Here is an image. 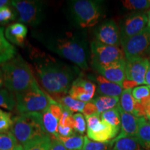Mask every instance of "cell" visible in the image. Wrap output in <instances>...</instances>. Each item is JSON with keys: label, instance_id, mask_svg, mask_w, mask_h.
I'll return each instance as SVG.
<instances>
[{"label": "cell", "instance_id": "9c48e42d", "mask_svg": "<svg viewBox=\"0 0 150 150\" xmlns=\"http://www.w3.org/2000/svg\"><path fill=\"white\" fill-rule=\"evenodd\" d=\"M87 125V137L90 140L98 142H108L117 137L119 129L102 121L100 114L95 113L85 116Z\"/></svg>", "mask_w": 150, "mask_h": 150}, {"label": "cell", "instance_id": "7c38bea8", "mask_svg": "<svg viewBox=\"0 0 150 150\" xmlns=\"http://www.w3.org/2000/svg\"><path fill=\"white\" fill-rule=\"evenodd\" d=\"M63 110V106L52 98L50 106L42 112L43 125L46 132L50 135L52 139H57L59 136L58 134V127Z\"/></svg>", "mask_w": 150, "mask_h": 150}, {"label": "cell", "instance_id": "d4e9b609", "mask_svg": "<svg viewBox=\"0 0 150 150\" xmlns=\"http://www.w3.org/2000/svg\"><path fill=\"white\" fill-rule=\"evenodd\" d=\"M84 138L81 135H74L70 137L59 136L57 139L68 150H83Z\"/></svg>", "mask_w": 150, "mask_h": 150}, {"label": "cell", "instance_id": "74e56055", "mask_svg": "<svg viewBox=\"0 0 150 150\" xmlns=\"http://www.w3.org/2000/svg\"><path fill=\"white\" fill-rule=\"evenodd\" d=\"M97 112H98V111H97L96 106L93 104L92 101H91V102L86 103L82 114L85 116H88L95 113H97Z\"/></svg>", "mask_w": 150, "mask_h": 150}, {"label": "cell", "instance_id": "bcb514c9", "mask_svg": "<svg viewBox=\"0 0 150 150\" xmlns=\"http://www.w3.org/2000/svg\"><path fill=\"white\" fill-rule=\"evenodd\" d=\"M147 18H148V24H147V27L150 28V9L149 11H147Z\"/></svg>", "mask_w": 150, "mask_h": 150}, {"label": "cell", "instance_id": "484cf974", "mask_svg": "<svg viewBox=\"0 0 150 150\" xmlns=\"http://www.w3.org/2000/svg\"><path fill=\"white\" fill-rule=\"evenodd\" d=\"M56 102L60 103L62 106H64L72 113H77V112L82 113L86 105L85 102H80L72 98L70 96H65V95L60 96V98Z\"/></svg>", "mask_w": 150, "mask_h": 150}, {"label": "cell", "instance_id": "1f68e13d", "mask_svg": "<svg viewBox=\"0 0 150 150\" xmlns=\"http://www.w3.org/2000/svg\"><path fill=\"white\" fill-rule=\"evenodd\" d=\"M123 6L127 10L139 11L150 8V0H123Z\"/></svg>", "mask_w": 150, "mask_h": 150}, {"label": "cell", "instance_id": "8d00e7d4", "mask_svg": "<svg viewBox=\"0 0 150 150\" xmlns=\"http://www.w3.org/2000/svg\"><path fill=\"white\" fill-rule=\"evenodd\" d=\"M12 126L13 119L11 118V114L5 111L4 114L0 117V131H8Z\"/></svg>", "mask_w": 150, "mask_h": 150}, {"label": "cell", "instance_id": "f1b7e54d", "mask_svg": "<svg viewBox=\"0 0 150 150\" xmlns=\"http://www.w3.org/2000/svg\"><path fill=\"white\" fill-rule=\"evenodd\" d=\"M11 131H0V150H13L19 144Z\"/></svg>", "mask_w": 150, "mask_h": 150}, {"label": "cell", "instance_id": "d590c367", "mask_svg": "<svg viewBox=\"0 0 150 150\" xmlns=\"http://www.w3.org/2000/svg\"><path fill=\"white\" fill-rule=\"evenodd\" d=\"M74 119L75 125L74 130L75 132L78 133L80 135L83 134L86 131V121L84 115L81 112L74 114Z\"/></svg>", "mask_w": 150, "mask_h": 150}, {"label": "cell", "instance_id": "5b68a950", "mask_svg": "<svg viewBox=\"0 0 150 150\" xmlns=\"http://www.w3.org/2000/svg\"><path fill=\"white\" fill-rule=\"evenodd\" d=\"M16 109L20 114L42 112L50 106L52 97L36 83L30 88L16 94Z\"/></svg>", "mask_w": 150, "mask_h": 150}, {"label": "cell", "instance_id": "681fc988", "mask_svg": "<svg viewBox=\"0 0 150 150\" xmlns=\"http://www.w3.org/2000/svg\"><path fill=\"white\" fill-rule=\"evenodd\" d=\"M147 52H149V54H150V47H149V50H148V51H147Z\"/></svg>", "mask_w": 150, "mask_h": 150}, {"label": "cell", "instance_id": "7bdbcfd3", "mask_svg": "<svg viewBox=\"0 0 150 150\" xmlns=\"http://www.w3.org/2000/svg\"><path fill=\"white\" fill-rule=\"evenodd\" d=\"M145 85L148 86L150 88V60L149 67H148L147 73L145 75Z\"/></svg>", "mask_w": 150, "mask_h": 150}, {"label": "cell", "instance_id": "8992f818", "mask_svg": "<svg viewBox=\"0 0 150 150\" xmlns=\"http://www.w3.org/2000/svg\"><path fill=\"white\" fill-rule=\"evenodd\" d=\"M71 15L81 28L93 27L102 15L101 1L94 0H74L68 3Z\"/></svg>", "mask_w": 150, "mask_h": 150}, {"label": "cell", "instance_id": "ac0fdd59", "mask_svg": "<svg viewBox=\"0 0 150 150\" xmlns=\"http://www.w3.org/2000/svg\"><path fill=\"white\" fill-rule=\"evenodd\" d=\"M120 106L124 111L132 114L137 117L146 118L144 106L134 98L132 89L123 90L120 99Z\"/></svg>", "mask_w": 150, "mask_h": 150}, {"label": "cell", "instance_id": "3957f363", "mask_svg": "<svg viewBox=\"0 0 150 150\" xmlns=\"http://www.w3.org/2000/svg\"><path fill=\"white\" fill-rule=\"evenodd\" d=\"M4 86L11 93L17 94L38 83L29 65L20 55L1 65Z\"/></svg>", "mask_w": 150, "mask_h": 150}, {"label": "cell", "instance_id": "2e32d148", "mask_svg": "<svg viewBox=\"0 0 150 150\" xmlns=\"http://www.w3.org/2000/svg\"><path fill=\"white\" fill-rule=\"evenodd\" d=\"M126 65L127 60H123L105 66L99 67L95 70L106 79L122 86L126 79Z\"/></svg>", "mask_w": 150, "mask_h": 150}, {"label": "cell", "instance_id": "f35d334b", "mask_svg": "<svg viewBox=\"0 0 150 150\" xmlns=\"http://www.w3.org/2000/svg\"><path fill=\"white\" fill-rule=\"evenodd\" d=\"M74 133V130L71 127H63L60 125L58 127V134H59V136L70 137L75 135Z\"/></svg>", "mask_w": 150, "mask_h": 150}, {"label": "cell", "instance_id": "c3c4849f", "mask_svg": "<svg viewBox=\"0 0 150 150\" xmlns=\"http://www.w3.org/2000/svg\"><path fill=\"white\" fill-rule=\"evenodd\" d=\"M4 112H5V111H4V110H2L1 109H0V117H1V116L4 114Z\"/></svg>", "mask_w": 150, "mask_h": 150}, {"label": "cell", "instance_id": "7dc6e473", "mask_svg": "<svg viewBox=\"0 0 150 150\" xmlns=\"http://www.w3.org/2000/svg\"><path fill=\"white\" fill-rule=\"evenodd\" d=\"M13 150H24L23 146H22V145H20V144H19V145L17 146V147L15 148Z\"/></svg>", "mask_w": 150, "mask_h": 150}, {"label": "cell", "instance_id": "836d02e7", "mask_svg": "<svg viewBox=\"0 0 150 150\" xmlns=\"http://www.w3.org/2000/svg\"><path fill=\"white\" fill-rule=\"evenodd\" d=\"M110 142H98L90 140L87 136L84 138L83 150H110Z\"/></svg>", "mask_w": 150, "mask_h": 150}, {"label": "cell", "instance_id": "603a6c76", "mask_svg": "<svg viewBox=\"0 0 150 150\" xmlns=\"http://www.w3.org/2000/svg\"><path fill=\"white\" fill-rule=\"evenodd\" d=\"M92 102L96 106L98 113L101 115L105 111L117 107L120 104V97L102 95L93 99Z\"/></svg>", "mask_w": 150, "mask_h": 150}, {"label": "cell", "instance_id": "9a60e30c", "mask_svg": "<svg viewBox=\"0 0 150 150\" xmlns=\"http://www.w3.org/2000/svg\"><path fill=\"white\" fill-rule=\"evenodd\" d=\"M149 65V60L145 56L127 61L126 79L133 81L138 85L145 84V75Z\"/></svg>", "mask_w": 150, "mask_h": 150}, {"label": "cell", "instance_id": "8fae6325", "mask_svg": "<svg viewBox=\"0 0 150 150\" xmlns=\"http://www.w3.org/2000/svg\"><path fill=\"white\" fill-rule=\"evenodd\" d=\"M148 18L146 13L130 14L123 19L120 24L121 42L142 32L147 27Z\"/></svg>", "mask_w": 150, "mask_h": 150}, {"label": "cell", "instance_id": "52a82bcc", "mask_svg": "<svg viewBox=\"0 0 150 150\" xmlns=\"http://www.w3.org/2000/svg\"><path fill=\"white\" fill-rule=\"evenodd\" d=\"M92 65L95 69L126 60L122 48L102 44L96 40L91 44Z\"/></svg>", "mask_w": 150, "mask_h": 150}, {"label": "cell", "instance_id": "4316f807", "mask_svg": "<svg viewBox=\"0 0 150 150\" xmlns=\"http://www.w3.org/2000/svg\"><path fill=\"white\" fill-rule=\"evenodd\" d=\"M24 150H50L52 146V138L47 136L28 142L22 145Z\"/></svg>", "mask_w": 150, "mask_h": 150}, {"label": "cell", "instance_id": "f546056e", "mask_svg": "<svg viewBox=\"0 0 150 150\" xmlns=\"http://www.w3.org/2000/svg\"><path fill=\"white\" fill-rule=\"evenodd\" d=\"M0 107L13 110L16 107V99L14 94L7 89L0 88Z\"/></svg>", "mask_w": 150, "mask_h": 150}, {"label": "cell", "instance_id": "6da1fadb", "mask_svg": "<svg viewBox=\"0 0 150 150\" xmlns=\"http://www.w3.org/2000/svg\"><path fill=\"white\" fill-rule=\"evenodd\" d=\"M34 70L44 89L54 96L64 95L79 75L77 67L67 65L38 49L30 52Z\"/></svg>", "mask_w": 150, "mask_h": 150}, {"label": "cell", "instance_id": "ffe728a7", "mask_svg": "<svg viewBox=\"0 0 150 150\" xmlns=\"http://www.w3.org/2000/svg\"><path fill=\"white\" fill-rule=\"evenodd\" d=\"M27 27L22 23H15L7 27L5 37L16 45H22L27 35Z\"/></svg>", "mask_w": 150, "mask_h": 150}, {"label": "cell", "instance_id": "e575fe53", "mask_svg": "<svg viewBox=\"0 0 150 150\" xmlns=\"http://www.w3.org/2000/svg\"><path fill=\"white\" fill-rule=\"evenodd\" d=\"M63 107V113H62L61 117L60 119L59 125L63 127H69L74 129L75 122L74 119V114L70 110L65 108L64 106Z\"/></svg>", "mask_w": 150, "mask_h": 150}, {"label": "cell", "instance_id": "f6af8a7d", "mask_svg": "<svg viewBox=\"0 0 150 150\" xmlns=\"http://www.w3.org/2000/svg\"><path fill=\"white\" fill-rule=\"evenodd\" d=\"M3 85H4V76L2 71L0 69V88H1Z\"/></svg>", "mask_w": 150, "mask_h": 150}, {"label": "cell", "instance_id": "30bf717a", "mask_svg": "<svg viewBox=\"0 0 150 150\" xmlns=\"http://www.w3.org/2000/svg\"><path fill=\"white\" fill-rule=\"evenodd\" d=\"M121 46L127 61L144 57L150 47V28L147 27L138 34L122 41Z\"/></svg>", "mask_w": 150, "mask_h": 150}, {"label": "cell", "instance_id": "4fadbf2b", "mask_svg": "<svg viewBox=\"0 0 150 150\" xmlns=\"http://www.w3.org/2000/svg\"><path fill=\"white\" fill-rule=\"evenodd\" d=\"M95 38L97 41L107 45L120 47L121 45L120 27L112 20L105 21L97 28Z\"/></svg>", "mask_w": 150, "mask_h": 150}, {"label": "cell", "instance_id": "ab89813d", "mask_svg": "<svg viewBox=\"0 0 150 150\" xmlns=\"http://www.w3.org/2000/svg\"><path fill=\"white\" fill-rule=\"evenodd\" d=\"M50 150H68L65 147V146L56 138L52 139V146Z\"/></svg>", "mask_w": 150, "mask_h": 150}, {"label": "cell", "instance_id": "cb8c5ba5", "mask_svg": "<svg viewBox=\"0 0 150 150\" xmlns=\"http://www.w3.org/2000/svg\"><path fill=\"white\" fill-rule=\"evenodd\" d=\"M110 150H145L140 146L136 137H127L112 142Z\"/></svg>", "mask_w": 150, "mask_h": 150}, {"label": "cell", "instance_id": "ba28073f", "mask_svg": "<svg viewBox=\"0 0 150 150\" xmlns=\"http://www.w3.org/2000/svg\"><path fill=\"white\" fill-rule=\"evenodd\" d=\"M11 5L19 14V20L22 23L38 26L42 21L44 3L36 0H13Z\"/></svg>", "mask_w": 150, "mask_h": 150}, {"label": "cell", "instance_id": "d6986e66", "mask_svg": "<svg viewBox=\"0 0 150 150\" xmlns=\"http://www.w3.org/2000/svg\"><path fill=\"white\" fill-rule=\"evenodd\" d=\"M97 91L103 96L119 97L122 95L123 88L121 86L110 81L102 75H97L95 78Z\"/></svg>", "mask_w": 150, "mask_h": 150}, {"label": "cell", "instance_id": "e0dca14e", "mask_svg": "<svg viewBox=\"0 0 150 150\" xmlns=\"http://www.w3.org/2000/svg\"><path fill=\"white\" fill-rule=\"evenodd\" d=\"M119 106L120 113L121 117V131L120 134L110 142H113L116 140L127 137H136L138 133L139 117L133 115L132 114L127 112L122 109L120 104Z\"/></svg>", "mask_w": 150, "mask_h": 150}, {"label": "cell", "instance_id": "83f0119b", "mask_svg": "<svg viewBox=\"0 0 150 150\" xmlns=\"http://www.w3.org/2000/svg\"><path fill=\"white\" fill-rule=\"evenodd\" d=\"M119 105V104H118ZM101 119L102 121L106 122L112 127L119 129L121 127V117L120 113L119 106L112 108L107 111H105L101 114Z\"/></svg>", "mask_w": 150, "mask_h": 150}, {"label": "cell", "instance_id": "ee69618b", "mask_svg": "<svg viewBox=\"0 0 150 150\" xmlns=\"http://www.w3.org/2000/svg\"><path fill=\"white\" fill-rule=\"evenodd\" d=\"M11 1H8V0H0V8H3V7L6 6H8L11 4Z\"/></svg>", "mask_w": 150, "mask_h": 150}, {"label": "cell", "instance_id": "d6a6232c", "mask_svg": "<svg viewBox=\"0 0 150 150\" xmlns=\"http://www.w3.org/2000/svg\"><path fill=\"white\" fill-rule=\"evenodd\" d=\"M17 11L14 8H11L9 6H6L0 8V23L5 24L16 20Z\"/></svg>", "mask_w": 150, "mask_h": 150}, {"label": "cell", "instance_id": "7a4b0ae2", "mask_svg": "<svg viewBox=\"0 0 150 150\" xmlns=\"http://www.w3.org/2000/svg\"><path fill=\"white\" fill-rule=\"evenodd\" d=\"M38 38L51 52L69 60L83 70L88 68L86 43L77 33L40 35Z\"/></svg>", "mask_w": 150, "mask_h": 150}, {"label": "cell", "instance_id": "44dd1931", "mask_svg": "<svg viewBox=\"0 0 150 150\" xmlns=\"http://www.w3.org/2000/svg\"><path fill=\"white\" fill-rule=\"evenodd\" d=\"M16 50L6 38L4 29L0 27V64H4L15 57Z\"/></svg>", "mask_w": 150, "mask_h": 150}, {"label": "cell", "instance_id": "60d3db41", "mask_svg": "<svg viewBox=\"0 0 150 150\" xmlns=\"http://www.w3.org/2000/svg\"><path fill=\"white\" fill-rule=\"evenodd\" d=\"M137 86H138V85L136 83V82L133 81L125 79V81L123 82L122 87L123 90H125V89H132L134 87L136 88V86L137 87Z\"/></svg>", "mask_w": 150, "mask_h": 150}, {"label": "cell", "instance_id": "4dcf8cb0", "mask_svg": "<svg viewBox=\"0 0 150 150\" xmlns=\"http://www.w3.org/2000/svg\"><path fill=\"white\" fill-rule=\"evenodd\" d=\"M132 95L137 102L145 104L150 101V88L146 85L137 86L132 89Z\"/></svg>", "mask_w": 150, "mask_h": 150}, {"label": "cell", "instance_id": "277c9868", "mask_svg": "<svg viewBox=\"0 0 150 150\" xmlns=\"http://www.w3.org/2000/svg\"><path fill=\"white\" fill-rule=\"evenodd\" d=\"M11 132L22 145L37 138L50 136L42 122V112L20 114L13 119Z\"/></svg>", "mask_w": 150, "mask_h": 150}, {"label": "cell", "instance_id": "5bb4252c", "mask_svg": "<svg viewBox=\"0 0 150 150\" xmlns=\"http://www.w3.org/2000/svg\"><path fill=\"white\" fill-rule=\"evenodd\" d=\"M95 91L96 85L80 75L72 83L68 93L72 98L87 103L93 100Z\"/></svg>", "mask_w": 150, "mask_h": 150}, {"label": "cell", "instance_id": "7402d4cb", "mask_svg": "<svg viewBox=\"0 0 150 150\" xmlns=\"http://www.w3.org/2000/svg\"><path fill=\"white\" fill-rule=\"evenodd\" d=\"M136 138L145 150H150V122L145 117H139Z\"/></svg>", "mask_w": 150, "mask_h": 150}, {"label": "cell", "instance_id": "b9f144b4", "mask_svg": "<svg viewBox=\"0 0 150 150\" xmlns=\"http://www.w3.org/2000/svg\"><path fill=\"white\" fill-rule=\"evenodd\" d=\"M144 108H145L146 119L150 122V101L149 102L146 103L145 104L143 105Z\"/></svg>", "mask_w": 150, "mask_h": 150}]
</instances>
